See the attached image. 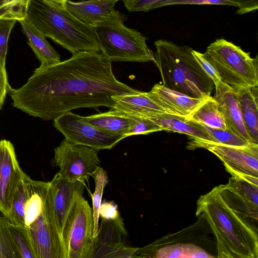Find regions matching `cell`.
<instances>
[{
    "mask_svg": "<svg viewBox=\"0 0 258 258\" xmlns=\"http://www.w3.org/2000/svg\"><path fill=\"white\" fill-rule=\"evenodd\" d=\"M85 120L105 132L124 136L133 121L132 116L119 110L111 109L108 112L83 116Z\"/></svg>",
    "mask_w": 258,
    "mask_h": 258,
    "instance_id": "obj_23",
    "label": "cell"
},
{
    "mask_svg": "<svg viewBox=\"0 0 258 258\" xmlns=\"http://www.w3.org/2000/svg\"><path fill=\"white\" fill-rule=\"evenodd\" d=\"M24 173L12 143L5 139L0 140V211L6 217L10 213L15 194Z\"/></svg>",
    "mask_w": 258,
    "mask_h": 258,
    "instance_id": "obj_13",
    "label": "cell"
},
{
    "mask_svg": "<svg viewBox=\"0 0 258 258\" xmlns=\"http://www.w3.org/2000/svg\"><path fill=\"white\" fill-rule=\"evenodd\" d=\"M125 20L118 12L94 26L100 51L111 61L155 62L154 55L146 44L147 38L126 27L123 24Z\"/></svg>",
    "mask_w": 258,
    "mask_h": 258,
    "instance_id": "obj_6",
    "label": "cell"
},
{
    "mask_svg": "<svg viewBox=\"0 0 258 258\" xmlns=\"http://www.w3.org/2000/svg\"><path fill=\"white\" fill-rule=\"evenodd\" d=\"M192 53L203 71L213 82L214 85L221 81L218 72L206 57L204 53H201L194 49L192 50Z\"/></svg>",
    "mask_w": 258,
    "mask_h": 258,
    "instance_id": "obj_34",
    "label": "cell"
},
{
    "mask_svg": "<svg viewBox=\"0 0 258 258\" xmlns=\"http://www.w3.org/2000/svg\"><path fill=\"white\" fill-rule=\"evenodd\" d=\"M4 101L2 100V99H1V97H0V110L2 108V106L4 103Z\"/></svg>",
    "mask_w": 258,
    "mask_h": 258,
    "instance_id": "obj_40",
    "label": "cell"
},
{
    "mask_svg": "<svg viewBox=\"0 0 258 258\" xmlns=\"http://www.w3.org/2000/svg\"><path fill=\"white\" fill-rule=\"evenodd\" d=\"M118 0H68L66 8L76 18L88 24L95 25L105 21L118 11L114 9Z\"/></svg>",
    "mask_w": 258,
    "mask_h": 258,
    "instance_id": "obj_17",
    "label": "cell"
},
{
    "mask_svg": "<svg viewBox=\"0 0 258 258\" xmlns=\"http://www.w3.org/2000/svg\"><path fill=\"white\" fill-rule=\"evenodd\" d=\"M147 93L149 97L167 114L185 118L192 113L206 98L190 97L159 84H155Z\"/></svg>",
    "mask_w": 258,
    "mask_h": 258,
    "instance_id": "obj_14",
    "label": "cell"
},
{
    "mask_svg": "<svg viewBox=\"0 0 258 258\" xmlns=\"http://www.w3.org/2000/svg\"><path fill=\"white\" fill-rule=\"evenodd\" d=\"M4 222L18 257L36 258L33 243L27 228L12 223L5 216Z\"/></svg>",
    "mask_w": 258,
    "mask_h": 258,
    "instance_id": "obj_25",
    "label": "cell"
},
{
    "mask_svg": "<svg viewBox=\"0 0 258 258\" xmlns=\"http://www.w3.org/2000/svg\"><path fill=\"white\" fill-rule=\"evenodd\" d=\"M199 124L212 136L214 139V142L212 143L196 144L186 148L188 150L201 148L203 146L207 144H222L241 146L247 145L251 143L239 136L230 127L226 130H222L212 128L201 123Z\"/></svg>",
    "mask_w": 258,
    "mask_h": 258,
    "instance_id": "obj_28",
    "label": "cell"
},
{
    "mask_svg": "<svg viewBox=\"0 0 258 258\" xmlns=\"http://www.w3.org/2000/svg\"><path fill=\"white\" fill-rule=\"evenodd\" d=\"M53 125L69 142L98 151L110 150L125 138L101 130L85 120L83 116L71 111L54 119Z\"/></svg>",
    "mask_w": 258,
    "mask_h": 258,
    "instance_id": "obj_10",
    "label": "cell"
},
{
    "mask_svg": "<svg viewBox=\"0 0 258 258\" xmlns=\"http://www.w3.org/2000/svg\"><path fill=\"white\" fill-rule=\"evenodd\" d=\"M187 119L214 128L226 130L228 126L218 104L213 97H207Z\"/></svg>",
    "mask_w": 258,
    "mask_h": 258,
    "instance_id": "obj_24",
    "label": "cell"
},
{
    "mask_svg": "<svg viewBox=\"0 0 258 258\" xmlns=\"http://www.w3.org/2000/svg\"><path fill=\"white\" fill-rule=\"evenodd\" d=\"M24 227L30 236L36 258H66L49 182L32 180L25 208Z\"/></svg>",
    "mask_w": 258,
    "mask_h": 258,
    "instance_id": "obj_5",
    "label": "cell"
},
{
    "mask_svg": "<svg viewBox=\"0 0 258 258\" xmlns=\"http://www.w3.org/2000/svg\"><path fill=\"white\" fill-rule=\"evenodd\" d=\"M16 20L0 19V61L5 65L9 36Z\"/></svg>",
    "mask_w": 258,
    "mask_h": 258,
    "instance_id": "obj_31",
    "label": "cell"
},
{
    "mask_svg": "<svg viewBox=\"0 0 258 258\" xmlns=\"http://www.w3.org/2000/svg\"><path fill=\"white\" fill-rule=\"evenodd\" d=\"M233 3L238 8V15L253 12L258 9V0H226Z\"/></svg>",
    "mask_w": 258,
    "mask_h": 258,
    "instance_id": "obj_37",
    "label": "cell"
},
{
    "mask_svg": "<svg viewBox=\"0 0 258 258\" xmlns=\"http://www.w3.org/2000/svg\"><path fill=\"white\" fill-rule=\"evenodd\" d=\"M93 230V209L80 196L71 208L61 231L66 258H92Z\"/></svg>",
    "mask_w": 258,
    "mask_h": 258,
    "instance_id": "obj_8",
    "label": "cell"
},
{
    "mask_svg": "<svg viewBox=\"0 0 258 258\" xmlns=\"http://www.w3.org/2000/svg\"><path fill=\"white\" fill-rule=\"evenodd\" d=\"M95 181V187L93 193L88 189L92 200V209L94 219L93 237L98 233L99 228V212L102 203V197L105 186L108 183V176L105 170L99 166L90 175Z\"/></svg>",
    "mask_w": 258,
    "mask_h": 258,
    "instance_id": "obj_27",
    "label": "cell"
},
{
    "mask_svg": "<svg viewBox=\"0 0 258 258\" xmlns=\"http://www.w3.org/2000/svg\"><path fill=\"white\" fill-rule=\"evenodd\" d=\"M196 215L204 218L213 230L218 257H258L257 227L228 204L218 186L200 197Z\"/></svg>",
    "mask_w": 258,
    "mask_h": 258,
    "instance_id": "obj_2",
    "label": "cell"
},
{
    "mask_svg": "<svg viewBox=\"0 0 258 258\" xmlns=\"http://www.w3.org/2000/svg\"><path fill=\"white\" fill-rule=\"evenodd\" d=\"M98 150L82 145L72 143L65 138L54 150L51 164L58 167V172L72 181H88L99 166Z\"/></svg>",
    "mask_w": 258,
    "mask_h": 258,
    "instance_id": "obj_9",
    "label": "cell"
},
{
    "mask_svg": "<svg viewBox=\"0 0 258 258\" xmlns=\"http://www.w3.org/2000/svg\"><path fill=\"white\" fill-rule=\"evenodd\" d=\"M80 1H83V0H80ZM118 1H120V0H118Z\"/></svg>",
    "mask_w": 258,
    "mask_h": 258,
    "instance_id": "obj_41",
    "label": "cell"
},
{
    "mask_svg": "<svg viewBox=\"0 0 258 258\" xmlns=\"http://www.w3.org/2000/svg\"><path fill=\"white\" fill-rule=\"evenodd\" d=\"M10 86L5 65L0 61V97L4 102Z\"/></svg>",
    "mask_w": 258,
    "mask_h": 258,
    "instance_id": "obj_38",
    "label": "cell"
},
{
    "mask_svg": "<svg viewBox=\"0 0 258 258\" xmlns=\"http://www.w3.org/2000/svg\"><path fill=\"white\" fill-rule=\"evenodd\" d=\"M128 12H148L162 0H121Z\"/></svg>",
    "mask_w": 258,
    "mask_h": 258,
    "instance_id": "obj_35",
    "label": "cell"
},
{
    "mask_svg": "<svg viewBox=\"0 0 258 258\" xmlns=\"http://www.w3.org/2000/svg\"><path fill=\"white\" fill-rule=\"evenodd\" d=\"M111 62L101 52H78L63 61L40 66L22 86H10L8 93L15 107L44 120L80 108L113 109L112 96L139 90L116 78Z\"/></svg>",
    "mask_w": 258,
    "mask_h": 258,
    "instance_id": "obj_1",
    "label": "cell"
},
{
    "mask_svg": "<svg viewBox=\"0 0 258 258\" xmlns=\"http://www.w3.org/2000/svg\"><path fill=\"white\" fill-rule=\"evenodd\" d=\"M215 89L213 97L228 126L243 139L253 143L244 125L236 90L221 81L215 85Z\"/></svg>",
    "mask_w": 258,
    "mask_h": 258,
    "instance_id": "obj_16",
    "label": "cell"
},
{
    "mask_svg": "<svg viewBox=\"0 0 258 258\" xmlns=\"http://www.w3.org/2000/svg\"><path fill=\"white\" fill-rule=\"evenodd\" d=\"M26 19L46 38L70 51L100 52L95 26L81 21L60 3L30 0Z\"/></svg>",
    "mask_w": 258,
    "mask_h": 258,
    "instance_id": "obj_3",
    "label": "cell"
},
{
    "mask_svg": "<svg viewBox=\"0 0 258 258\" xmlns=\"http://www.w3.org/2000/svg\"><path fill=\"white\" fill-rule=\"evenodd\" d=\"M49 182L54 208L61 231L71 208L83 195L86 184L85 182L67 179L58 172Z\"/></svg>",
    "mask_w": 258,
    "mask_h": 258,
    "instance_id": "obj_15",
    "label": "cell"
},
{
    "mask_svg": "<svg viewBox=\"0 0 258 258\" xmlns=\"http://www.w3.org/2000/svg\"><path fill=\"white\" fill-rule=\"evenodd\" d=\"M112 98L115 102L113 109L130 115L148 117L166 113L149 97L147 92L139 91L133 94L114 95Z\"/></svg>",
    "mask_w": 258,
    "mask_h": 258,
    "instance_id": "obj_19",
    "label": "cell"
},
{
    "mask_svg": "<svg viewBox=\"0 0 258 258\" xmlns=\"http://www.w3.org/2000/svg\"><path fill=\"white\" fill-rule=\"evenodd\" d=\"M99 217L105 219H117L121 217L118 206L113 201H105L101 203L99 212Z\"/></svg>",
    "mask_w": 258,
    "mask_h": 258,
    "instance_id": "obj_36",
    "label": "cell"
},
{
    "mask_svg": "<svg viewBox=\"0 0 258 258\" xmlns=\"http://www.w3.org/2000/svg\"><path fill=\"white\" fill-rule=\"evenodd\" d=\"M0 258H18L9 237L4 222V216L0 214Z\"/></svg>",
    "mask_w": 258,
    "mask_h": 258,
    "instance_id": "obj_32",
    "label": "cell"
},
{
    "mask_svg": "<svg viewBox=\"0 0 258 258\" xmlns=\"http://www.w3.org/2000/svg\"><path fill=\"white\" fill-rule=\"evenodd\" d=\"M50 1L60 3L61 5H62L63 6L66 7V4L68 0H50Z\"/></svg>",
    "mask_w": 258,
    "mask_h": 258,
    "instance_id": "obj_39",
    "label": "cell"
},
{
    "mask_svg": "<svg viewBox=\"0 0 258 258\" xmlns=\"http://www.w3.org/2000/svg\"><path fill=\"white\" fill-rule=\"evenodd\" d=\"M131 116L133 117V121L125 135L126 137L163 131L158 124L148 117Z\"/></svg>",
    "mask_w": 258,
    "mask_h": 258,
    "instance_id": "obj_30",
    "label": "cell"
},
{
    "mask_svg": "<svg viewBox=\"0 0 258 258\" xmlns=\"http://www.w3.org/2000/svg\"><path fill=\"white\" fill-rule=\"evenodd\" d=\"M204 54L221 81L234 89L258 86L257 55L252 58L249 52L223 38L211 43Z\"/></svg>",
    "mask_w": 258,
    "mask_h": 258,
    "instance_id": "obj_7",
    "label": "cell"
},
{
    "mask_svg": "<svg viewBox=\"0 0 258 258\" xmlns=\"http://www.w3.org/2000/svg\"><path fill=\"white\" fill-rule=\"evenodd\" d=\"M185 4L221 5L235 6L233 3L226 0H162L155 5L154 9L169 5Z\"/></svg>",
    "mask_w": 258,
    "mask_h": 258,
    "instance_id": "obj_33",
    "label": "cell"
},
{
    "mask_svg": "<svg viewBox=\"0 0 258 258\" xmlns=\"http://www.w3.org/2000/svg\"><path fill=\"white\" fill-rule=\"evenodd\" d=\"M32 181L24 172L15 194L10 213L6 217L14 224L24 226L25 208L31 193Z\"/></svg>",
    "mask_w": 258,
    "mask_h": 258,
    "instance_id": "obj_26",
    "label": "cell"
},
{
    "mask_svg": "<svg viewBox=\"0 0 258 258\" xmlns=\"http://www.w3.org/2000/svg\"><path fill=\"white\" fill-rule=\"evenodd\" d=\"M154 45V63L163 86L192 98L211 95L214 84L196 60L191 47L163 39L156 40Z\"/></svg>",
    "mask_w": 258,
    "mask_h": 258,
    "instance_id": "obj_4",
    "label": "cell"
},
{
    "mask_svg": "<svg viewBox=\"0 0 258 258\" xmlns=\"http://www.w3.org/2000/svg\"><path fill=\"white\" fill-rule=\"evenodd\" d=\"M215 154L231 176L258 178V144L245 146L207 144L202 147Z\"/></svg>",
    "mask_w": 258,
    "mask_h": 258,
    "instance_id": "obj_11",
    "label": "cell"
},
{
    "mask_svg": "<svg viewBox=\"0 0 258 258\" xmlns=\"http://www.w3.org/2000/svg\"><path fill=\"white\" fill-rule=\"evenodd\" d=\"M27 43L44 67L60 61L58 53L49 44L43 34L26 19L19 21Z\"/></svg>",
    "mask_w": 258,
    "mask_h": 258,
    "instance_id": "obj_22",
    "label": "cell"
},
{
    "mask_svg": "<svg viewBox=\"0 0 258 258\" xmlns=\"http://www.w3.org/2000/svg\"><path fill=\"white\" fill-rule=\"evenodd\" d=\"M158 124L163 131L184 134L190 137L187 147L199 143H212L214 139L199 123L185 117L167 113L148 117Z\"/></svg>",
    "mask_w": 258,
    "mask_h": 258,
    "instance_id": "obj_18",
    "label": "cell"
},
{
    "mask_svg": "<svg viewBox=\"0 0 258 258\" xmlns=\"http://www.w3.org/2000/svg\"><path fill=\"white\" fill-rule=\"evenodd\" d=\"M127 236L122 217L115 220L101 219L97 234L94 237L92 258L134 257L139 247L127 245Z\"/></svg>",
    "mask_w": 258,
    "mask_h": 258,
    "instance_id": "obj_12",
    "label": "cell"
},
{
    "mask_svg": "<svg viewBox=\"0 0 258 258\" xmlns=\"http://www.w3.org/2000/svg\"><path fill=\"white\" fill-rule=\"evenodd\" d=\"M207 258L213 257L201 247L192 244L177 243L164 246L150 245L138 248L134 257Z\"/></svg>",
    "mask_w": 258,
    "mask_h": 258,
    "instance_id": "obj_20",
    "label": "cell"
},
{
    "mask_svg": "<svg viewBox=\"0 0 258 258\" xmlns=\"http://www.w3.org/2000/svg\"><path fill=\"white\" fill-rule=\"evenodd\" d=\"M30 0H0V19H26Z\"/></svg>",
    "mask_w": 258,
    "mask_h": 258,
    "instance_id": "obj_29",
    "label": "cell"
},
{
    "mask_svg": "<svg viewBox=\"0 0 258 258\" xmlns=\"http://www.w3.org/2000/svg\"><path fill=\"white\" fill-rule=\"evenodd\" d=\"M258 86L236 90L237 97L246 130L252 142L258 143Z\"/></svg>",
    "mask_w": 258,
    "mask_h": 258,
    "instance_id": "obj_21",
    "label": "cell"
}]
</instances>
